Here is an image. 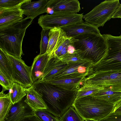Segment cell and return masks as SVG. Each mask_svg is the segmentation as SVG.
Here are the masks:
<instances>
[{
	"mask_svg": "<svg viewBox=\"0 0 121 121\" xmlns=\"http://www.w3.org/2000/svg\"><path fill=\"white\" fill-rule=\"evenodd\" d=\"M90 95L108 102L114 106L121 101V92H120L103 89Z\"/></svg>",
	"mask_w": 121,
	"mask_h": 121,
	"instance_id": "21",
	"label": "cell"
},
{
	"mask_svg": "<svg viewBox=\"0 0 121 121\" xmlns=\"http://www.w3.org/2000/svg\"><path fill=\"white\" fill-rule=\"evenodd\" d=\"M72 43L69 44L68 46L67 53L68 54H72L76 51L75 49L72 45Z\"/></svg>",
	"mask_w": 121,
	"mask_h": 121,
	"instance_id": "35",
	"label": "cell"
},
{
	"mask_svg": "<svg viewBox=\"0 0 121 121\" xmlns=\"http://www.w3.org/2000/svg\"><path fill=\"white\" fill-rule=\"evenodd\" d=\"M62 62L68 64L79 62L84 60L76 51L74 53L69 54L67 53L59 57H57Z\"/></svg>",
	"mask_w": 121,
	"mask_h": 121,
	"instance_id": "29",
	"label": "cell"
},
{
	"mask_svg": "<svg viewBox=\"0 0 121 121\" xmlns=\"http://www.w3.org/2000/svg\"><path fill=\"white\" fill-rule=\"evenodd\" d=\"M80 4L77 0H49L48 8L54 12L77 13L81 10Z\"/></svg>",
	"mask_w": 121,
	"mask_h": 121,
	"instance_id": "13",
	"label": "cell"
},
{
	"mask_svg": "<svg viewBox=\"0 0 121 121\" xmlns=\"http://www.w3.org/2000/svg\"><path fill=\"white\" fill-rule=\"evenodd\" d=\"M49 0H41L25 3L21 6L23 14L33 20L39 15L47 13Z\"/></svg>",
	"mask_w": 121,
	"mask_h": 121,
	"instance_id": "14",
	"label": "cell"
},
{
	"mask_svg": "<svg viewBox=\"0 0 121 121\" xmlns=\"http://www.w3.org/2000/svg\"><path fill=\"white\" fill-rule=\"evenodd\" d=\"M49 36L48 44L46 53L55 57V52L68 37L63 29L56 27L50 30Z\"/></svg>",
	"mask_w": 121,
	"mask_h": 121,
	"instance_id": "16",
	"label": "cell"
},
{
	"mask_svg": "<svg viewBox=\"0 0 121 121\" xmlns=\"http://www.w3.org/2000/svg\"><path fill=\"white\" fill-rule=\"evenodd\" d=\"M13 82L0 71V84L2 87V90L4 92L9 90Z\"/></svg>",
	"mask_w": 121,
	"mask_h": 121,
	"instance_id": "31",
	"label": "cell"
},
{
	"mask_svg": "<svg viewBox=\"0 0 121 121\" xmlns=\"http://www.w3.org/2000/svg\"><path fill=\"white\" fill-rule=\"evenodd\" d=\"M33 85L41 95L47 107L46 109L60 118L72 106L77 91H68L44 82H36Z\"/></svg>",
	"mask_w": 121,
	"mask_h": 121,
	"instance_id": "1",
	"label": "cell"
},
{
	"mask_svg": "<svg viewBox=\"0 0 121 121\" xmlns=\"http://www.w3.org/2000/svg\"><path fill=\"white\" fill-rule=\"evenodd\" d=\"M34 114L33 111L22 100L12 105L5 121H19L24 118Z\"/></svg>",
	"mask_w": 121,
	"mask_h": 121,
	"instance_id": "17",
	"label": "cell"
},
{
	"mask_svg": "<svg viewBox=\"0 0 121 121\" xmlns=\"http://www.w3.org/2000/svg\"><path fill=\"white\" fill-rule=\"evenodd\" d=\"M50 30L42 29L41 34V39L40 45V55L46 53L48 46L49 39V34Z\"/></svg>",
	"mask_w": 121,
	"mask_h": 121,
	"instance_id": "30",
	"label": "cell"
},
{
	"mask_svg": "<svg viewBox=\"0 0 121 121\" xmlns=\"http://www.w3.org/2000/svg\"><path fill=\"white\" fill-rule=\"evenodd\" d=\"M72 106L84 121H95L108 115L114 107L111 103L90 95L75 99Z\"/></svg>",
	"mask_w": 121,
	"mask_h": 121,
	"instance_id": "4",
	"label": "cell"
},
{
	"mask_svg": "<svg viewBox=\"0 0 121 121\" xmlns=\"http://www.w3.org/2000/svg\"><path fill=\"white\" fill-rule=\"evenodd\" d=\"M4 92L2 90L0 93V121H5L13 105L10 92L5 94Z\"/></svg>",
	"mask_w": 121,
	"mask_h": 121,
	"instance_id": "22",
	"label": "cell"
},
{
	"mask_svg": "<svg viewBox=\"0 0 121 121\" xmlns=\"http://www.w3.org/2000/svg\"><path fill=\"white\" fill-rule=\"evenodd\" d=\"M26 88L20 84L13 82L9 91L11 94V100L13 104L20 101L26 95Z\"/></svg>",
	"mask_w": 121,
	"mask_h": 121,
	"instance_id": "24",
	"label": "cell"
},
{
	"mask_svg": "<svg viewBox=\"0 0 121 121\" xmlns=\"http://www.w3.org/2000/svg\"><path fill=\"white\" fill-rule=\"evenodd\" d=\"M60 119V121H84L72 106L69 108Z\"/></svg>",
	"mask_w": 121,
	"mask_h": 121,
	"instance_id": "26",
	"label": "cell"
},
{
	"mask_svg": "<svg viewBox=\"0 0 121 121\" xmlns=\"http://www.w3.org/2000/svg\"><path fill=\"white\" fill-rule=\"evenodd\" d=\"M34 114L41 121H60L59 118L48 112L46 109L35 111Z\"/></svg>",
	"mask_w": 121,
	"mask_h": 121,
	"instance_id": "28",
	"label": "cell"
},
{
	"mask_svg": "<svg viewBox=\"0 0 121 121\" xmlns=\"http://www.w3.org/2000/svg\"><path fill=\"white\" fill-rule=\"evenodd\" d=\"M0 71L13 82V71L11 63L7 54L0 48Z\"/></svg>",
	"mask_w": 121,
	"mask_h": 121,
	"instance_id": "23",
	"label": "cell"
},
{
	"mask_svg": "<svg viewBox=\"0 0 121 121\" xmlns=\"http://www.w3.org/2000/svg\"><path fill=\"white\" fill-rule=\"evenodd\" d=\"M52 57L51 54L46 53L39 54L35 58L31 66V75L33 83L40 80L45 67Z\"/></svg>",
	"mask_w": 121,
	"mask_h": 121,
	"instance_id": "15",
	"label": "cell"
},
{
	"mask_svg": "<svg viewBox=\"0 0 121 121\" xmlns=\"http://www.w3.org/2000/svg\"><path fill=\"white\" fill-rule=\"evenodd\" d=\"M6 54L13 68V82L20 84L26 88L31 86L33 82L31 75V67L27 66L22 59Z\"/></svg>",
	"mask_w": 121,
	"mask_h": 121,
	"instance_id": "9",
	"label": "cell"
},
{
	"mask_svg": "<svg viewBox=\"0 0 121 121\" xmlns=\"http://www.w3.org/2000/svg\"><path fill=\"white\" fill-rule=\"evenodd\" d=\"M86 77L67 78L53 80L44 82L53 85L59 88L68 91H77L80 88Z\"/></svg>",
	"mask_w": 121,
	"mask_h": 121,
	"instance_id": "19",
	"label": "cell"
},
{
	"mask_svg": "<svg viewBox=\"0 0 121 121\" xmlns=\"http://www.w3.org/2000/svg\"><path fill=\"white\" fill-rule=\"evenodd\" d=\"M26 96L24 102L33 111L47 109V107L41 95L34 86L26 88Z\"/></svg>",
	"mask_w": 121,
	"mask_h": 121,
	"instance_id": "18",
	"label": "cell"
},
{
	"mask_svg": "<svg viewBox=\"0 0 121 121\" xmlns=\"http://www.w3.org/2000/svg\"><path fill=\"white\" fill-rule=\"evenodd\" d=\"M84 121H90V120H87Z\"/></svg>",
	"mask_w": 121,
	"mask_h": 121,
	"instance_id": "37",
	"label": "cell"
},
{
	"mask_svg": "<svg viewBox=\"0 0 121 121\" xmlns=\"http://www.w3.org/2000/svg\"><path fill=\"white\" fill-rule=\"evenodd\" d=\"M19 121H41L34 114L26 116Z\"/></svg>",
	"mask_w": 121,
	"mask_h": 121,
	"instance_id": "33",
	"label": "cell"
},
{
	"mask_svg": "<svg viewBox=\"0 0 121 121\" xmlns=\"http://www.w3.org/2000/svg\"><path fill=\"white\" fill-rule=\"evenodd\" d=\"M33 20L27 17L12 26L0 30V48L6 53L19 59L24 55L23 39L26 29Z\"/></svg>",
	"mask_w": 121,
	"mask_h": 121,
	"instance_id": "2",
	"label": "cell"
},
{
	"mask_svg": "<svg viewBox=\"0 0 121 121\" xmlns=\"http://www.w3.org/2000/svg\"><path fill=\"white\" fill-rule=\"evenodd\" d=\"M102 35L105 40L108 51L101 61L92 65L94 71L121 70V35Z\"/></svg>",
	"mask_w": 121,
	"mask_h": 121,
	"instance_id": "5",
	"label": "cell"
},
{
	"mask_svg": "<svg viewBox=\"0 0 121 121\" xmlns=\"http://www.w3.org/2000/svg\"><path fill=\"white\" fill-rule=\"evenodd\" d=\"M31 1V0H0V9L21 7L23 4Z\"/></svg>",
	"mask_w": 121,
	"mask_h": 121,
	"instance_id": "27",
	"label": "cell"
},
{
	"mask_svg": "<svg viewBox=\"0 0 121 121\" xmlns=\"http://www.w3.org/2000/svg\"><path fill=\"white\" fill-rule=\"evenodd\" d=\"M68 64L62 62L57 57H52L49 60L39 82L50 80L54 75L63 70Z\"/></svg>",
	"mask_w": 121,
	"mask_h": 121,
	"instance_id": "20",
	"label": "cell"
},
{
	"mask_svg": "<svg viewBox=\"0 0 121 121\" xmlns=\"http://www.w3.org/2000/svg\"><path fill=\"white\" fill-rule=\"evenodd\" d=\"M93 65L91 61L86 59L78 63L68 64L48 81L67 78L86 77L93 72Z\"/></svg>",
	"mask_w": 121,
	"mask_h": 121,
	"instance_id": "10",
	"label": "cell"
},
{
	"mask_svg": "<svg viewBox=\"0 0 121 121\" xmlns=\"http://www.w3.org/2000/svg\"><path fill=\"white\" fill-rule=\"evenodd\" d=\"M103 89L102 87L97 86L83 85L77 91L75 99L91 95Z\"/></svg>",
	"mask_w": 121,
	"mask_h": 121,
	"instance_id": "25",
	"label": "cell"
},
{
	"mask_svg": "<svg viewBox=\"0 0 121 121\" xmlns=\"http://www.w3.org/2000/svg\"><path fill=\"white\" fill-rule=\"evenodd\" d=\"M97 121H121V114H114L111 113Z\"/></svg>",
	"mask_w": 121,
	"mask_h": 121,
	"instance_id": "32",
	"label": "cell"
},
{
	"mask_svg": "<svg viewBox=\"0 0 121 121\" xmlns=\"http://www.w3.org/2000/svg\"><path fill=\"white\" fill-rule=\"evenodd\" d=\"M90 120V121H93V120Z\"/></svg>",
	"mask_w": 121,
	"mask_h": 121,
	"instance_id": "38",
	"label": "cell"
},
{
	"mask_svg": "<svg viewBox=\"0 0 121 121\" xmlns=\"http://www.w3.org/2000/svg\"><path fill=\"white\" fill-rule=\"evenodd\" d=\"M83 13L54 12L40 16L38 23L42 29L50 30L55 27L59 28L82 22Z\"/></svg>",
	"mask_w": 121,
	"mask_h": 121,
	"instance_id": "8",
	"label": "cell"
},
{
	"mask_svg": "<svg viewBox=\"0 0 121 121\" xmlns=\"http://www.w3.org/2000/svg\"><path fill=\"white\" fill-rule=\"evenodd\" d=\"M21 7L0 9V30L12 26L23 19Z\"/></svg>",
	"mask_w": 121,
	"mask_h": 121,
	"instance_id": "12",
	"label": "cell"
},
{
	"mask_svg": "<svg viewBox=\"0 0 121 121\" xmlns=\"http://www.w3.org/2000/svg\"><path fill=\"white\" fill-rule=\"evenodd\" d=\"M111 113L114 114H121V101L114 106L113 110Z\"/></svg>",
	"mask_w": 121,
	"mask_h": 121,
	"instance_id": "34",
	"label": "cell"
},
{
	"mask_svg": "<svg viewBox=\"0 0 121 121\" xmlns=\"http://www.w3.org/2000/svg\"><path fill=\"white\" fill-rule=\"evenodd\" d=\"M73 38L72 45L82 58L91 61L93 65L99 62L108 51L106 43L102 35L87 34Z\"/></svg>",
	"mask_w": 121,
	"mask_h": 121,
	"instance_id": "3",
	"label": "cell"
},
{
	"mask_svg": "<svg viewBox=\"0 0 121 121\" xmlns=\"http://www.w3.org/2000/svg\"><path fill=\"white\" fill-rule=\"evenodd\" d=\"M82 83L121 92V70L94 71L84 78Z\"/></svg>",
	"mask_w": 121,
	"mask_h": 121,
	"instance_id": "7",
	"label": "cell"
},
{
	"mask_svg": "<svg viewBox=\"0 0 121 121\" xmlns=\"http://www.w3.org/2000/svg\"><path fill=\"white\" fill-rule=\"evenodd\" d=\"M121 18V4L118 10L113 17L112 18Z\"/></svg>",
	"mask_w": 121,
	"mask_h": 121,
	"instance_id": "36",
	"label": "cell"
},
{
	"mask_svg": "<svg viewBox=\"0 0 121 121\" xmlns=\"http://www.w3.org/2000/svg\"><path fill=\"white\" fill-rule=\"evenodd\" d=\"M67 37H74L87 34L101 35L98 28L86 22L61 28Z\"/></svg>",
	"mask_w": 121,
	"mask_h": 121,
	"instance_id": "11",
	"label": "cell"
},
{
	"mask_svg": "<svg viewBox=\"0 0 121 121\" xmlns=\"http://www.w3.org/2000/svg\"><path fill=\"white\" fill-rule=\"evenodd\" d=\"M121 4L118 0H106L95 6L83 15L85 22L98 28L103 26L107 21L112 18Z\"/></svg>",
	"mask_w": 121,
	"mask_h": 121,
	"instance_id": "6",
	"label": "cell"
}]
</instances>
